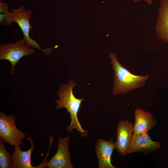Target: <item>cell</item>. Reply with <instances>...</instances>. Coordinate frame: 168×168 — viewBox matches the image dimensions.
I'll return each mask as SVG.
<instances>
[{"label": "cell", "mask_w": 168, "mask_h": 168, "mask_svg": "<svg viewBox=\"0 0 168 168\" xmlns=\"http://www.w3.org/2000/svg\"><path fill=\"white\" fill-rule=\"evenodd\" d=\"M110 57L114 72L113 95L125 94L144 86L146 81L149 78L148 75H134L122 66L115 54L110 53Z\"/></svg>", "instance_id": "cell-2"}, {"label": "cell", "mask_w": 168, "mask_h": 168, "mask_svg": "<svg viewBox=\"0 0 168 168\" xmlns=\"http://www.w3.org/2000/svg\"><path fill=\"white\" fill-rule=\"evenodd\" d=\"M70 136L63 138L59 136L58 149L55 154L48 162L49 168H73L70 159L68 144Z\"/></svg>", "instance_id": "cell-7"}, {"label": "cell", "mask_w": 168, "mask_h": 168, "mask_svg": "<svg viewBox=\"0 0 168 168\" xmlns=\"http://www.w3.org/2000/svg\"><path fill=\"white\" fill-rule=\"evenodd\" d=\"M14 115L0 112V137L6 143L14 146H23L26 134L16 126Z\"/></svg>", "instance_id": "cell-5"}, {"label": "cell", "mask_w": 168, "mask_h": 168, "mask_svg": "<svg viewBox=\"0 0 168 168\" xmlns=\"http://www.w3.org/2000/svg\"><path fill=\"white\" fill-rule=\"evenodd\" d=\"M133 130L134 124L127 119L121 121L118 124L114 147L119 154L123 157L128 154Z\"/></svg>", "instance_id": "cell-6"}, {"label": "cell", "mask_w": 168, "mask_h": 168, "mask_svg": "<svg viewBox=\"0 0 168 168\" xmlns=\"http://www.w3.org/2000/svg\"><path fill=\"white\" fill-rule=\"evenodd\" d=\"M3 140L0 139V168H10L12 162V156L5 148Z\"/></svg>", "instance_id": "cell-13"}, {"label": "cell", "mask_w": 168, "mask_h": 168, "mask_svg": "<svg viewBox=\"0 0 168 168\" xmlns=\"http://www.w3.org/2000/svg\"><path fill=\"white\" fill-rule=\"evenodd\" d=\"M30 141L31 147L27 151H22L20 146H14V151L12 155V168H43L47 167V163L44 161L41 164L36 166L31 164V155L34 149V143L30 137L27 138Z\"/></svg>", "instance_id": "cell-8"}, {"label": "cell", "mask_w": 168, "mask_h": 168, "mask_svg": "<svg viewBox=\"0 0 168 168\" xmlns=\"http://www.w3.org/2000/svg\"><path fill=\"white\" fill-rule=\"evenodd\" d=\"M8 4L4 2H2L0 0V13H5L9 12L8 9Z\"/></svg>", "instance_id": "cell-15"}, {"label": "cell", "mask_w": 168, "mask_h": 168, "mask_svg": "<svg viewBox=\"0 0 168 168\" xmlns=\"http://www.w3.org/2000/svg\"><path fill=\"white\" fill-rule=\"evenodd\" d=\"M12 15L11 12L0 14V24L5 26L10 25L12 22Z\"/></svg>", "instance_id": "cell-14"}, {"label": "cell", "mask_w": 168, "mask_h": 168, "mask_svg": "<svg viewBox=\"0 0 168 168\" xmlns=\"http://www.w3.org/2000/svg\"><path fill=\"white\" fill-rule=\"evenodd\" d=\"M34 48L29 47L23 39L15 43H2L0 45V59L6 60L11 64L10 72L11 75L15 73V67L23 57L34 54Z\"/></svg>", "instance_id": "cell-4"}, {"label": "cell", "mask_w": 168, "mask_h": 168, "mask_svg": "<svg viewBox=\"0 0 168 168\" xmlns=\"http://www.w3.org/2000/svg\"><path fill=\"white\" fill-rule=\"evenodd\" d=\"M75 86H82L77 84L73 79H71L68 80L67 84H63L60 86L57 92L59 99L55 101L57 104L56 108L60 109L65 108L70 114L71 123L67 127L66 131L70 133L73 129H76L82 136L86 138L88 134V130H84L82 128L77 116L82 103L85 99L83 98H78L75 96L72 90Z\"/></svg>", "instance_id": "cell-1"}, {"label": "cell", "mask_w": 168, "mask_h": 168, "mask_svg": "<svg viewBox=\"0 0 168 168\" xmlns=\"http://www.w3.org/2000/svg\"><path fill=\"white\" fill-rule=\"evenodd\" d=\"M11 12L12 22L16 23L19 26L24 35L23 39L27 46L40 50L46 55H49L53 49L58 48L57 45H56L53 48L42 49L35 40L30 37V30L32 29V27L30 23L32 11L25 10L24 6H22L17 9L13 8Z\"/></svg>", "instance_id": "cell-3"}, {"label": "cell", "mask_w": 168, "mask_h": 168, "mask_svg": "<svg viewBox=\"0 0 168 168\" xmlns=\"http://www.w3.org/2000/svg\"><path fill=\"white\" fill-rule=\"evenodd\" d=\"M161 147L159 142L153 141L148 132L133 134L128 153L141 152L150 153L159 149Z\"/></svg>", "instance_id": "cell-9"}, {"label": "cell", "mask_w": 168, "mask_h": 168, "mask_svg": "<svg viewBox=\"0 0 168 168\" xmlns=\"http://www.w3.org/2000/svg\"><path fill=\"white\" fill-rule=\"evenodd\" d=\"M134 113L133 134L148 132L156 125V120L150 112L138 108L135 109Z\"/></svg>", "instance_id": "cell-11"}, {"label": "cell", "mask_w": 168, "mask_h": 168, "mask_svg": "<svg viewBox=\"0 0 168 168\" xmlns=\"http://www.w3.org/2000/svg\"><path fill=\"white\" fill-rule=\"evenodd\" d=\"M133 2H138L140 1L141 0H133ZM144 1L147 2L148 4H151L152 3L153 1L152 0H144Z\"/></svg>", "instance_id": "cell-16"}, {"label": "cell", "mask_w": 168, "mask_h": 168, "mask_svg": "<svg viewBox=\"0 0 168 168\" xmlns=\"http://www.w3.org/2000/svg\"><path fill=\"white\" fill-rule=\"evenodd\" d=\"M159 39L168 44V0H161L156 26Z\"/></svg>", "instance_id": "cell-12"}, {"label": "cell", "mask_w": 168, "mask_h": 168, "mask_svg": "<svg viewBox=\"0 0 168 168\" xmlns=\"http://www.w3.org/2000/svg\"><path fill=\"white\" fill-rule=\"evenodd\" d=\"M112 139L105 140L100 138L96 142L95 151L97 156L98 168H115L111 163V159L113 150L115 149Z\"/></svg>", "instance_id": "cell-10"}]
</instances>
